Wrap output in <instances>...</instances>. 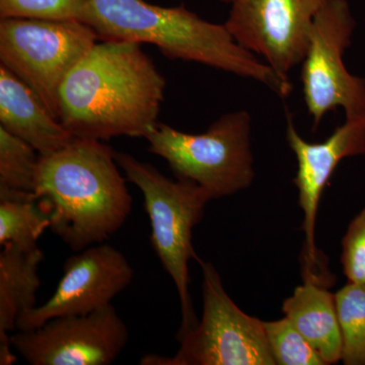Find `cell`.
<instances>
[{
	"instance_id": "obj_1",
	"label": "cell",
	"mask_w": 365,
	"mask_h": 365,
	"mask_svg": "<svg viewBox=\"0 0 365 365\" xmlns=\"http://www.w3.org/2000/svg\"><path fill=\"white\" fill-rule=\"evenodd\" d=\"M165 86L140 44L102 41L64 81L59 120L76 138L145 137L158 122Z\"/></svg>"
},
{
	"instance_id": "obj_21",
	"label": "cell",
	"mask_w": 365,
	"mask_h": 365,
	"mask_svg": "<svg viewBox=\"0 0 365 365\" xmlns=\"http://www.w3.org/2000/svg\"><path fill=\"white\" fill-rule=\"evenodd\" d=\"M342 247L341 262L348 282L365 285V207L350 222Z\"/></svg>"
},
{
	"instance_id": "obj_4",
	"label": "cell",
	"mask_w": 365,
	"mask_h": 365,
	"mask_svg": "<svg viewBox=\"0 0 365 365\" xmlns=\"http://www.w3.org/2000/svg\"><path fill=\"white\" fill-rule=\"evenodd\" d=\"M115 160L127 181L143 193L150 222L151 247L176 285L182 309L179 334L186 332L198 324L189 294V261L199 260L192 244L193 228L212 198L196 182L170 179L129 153L115 151Z\"/></svg>"
},
{
	"instance_id": "obj_19",
	"label": "cell",
	"mask_w": 365,
	"mask_h": 365,
	"mask_svg": "<svg viewBox=\"0 0 365 365\" xmlns=\"http://www.w3.org/2000/svg\"><path fill=\"white\" fill-rule=\"evenodd\" d=\"M264 327L276 364L326 365L287 317L277 321L264 322Z\"/></svg>"
},
{
	"instance_id": "obj_16",
	"label": "cell",
	"mask_w": 365,
	"mask_h": 365,
	"mask_svg": "<svg viewBox=\"0 0 365 365\" xmlns=\"http://www.w3.org/2000/svg\"><path fill=\"white\" fill-rule=\"evenodd\" d=\"M51 220L35 195L0 188V245H16L24 250L38 247Z\"/></svg>"
},
{
	"instance_id": "obj_13",
	"label": "cell",
	"mask_w": 365,
	"mask_h": 365,
	"mask_svg": "<svg viewBox=\"0 0 365 365\" xmlns=\"http://www.w3.org/2000/svg\"><path fill=\"white\" fill-rule=\"evenodd\" d=\"M0 127L32 145L40 155L61 150L76 137L13 72L0 66Z\"/></svg>"
},
{
	"instance_id": "obj_8",
	"label": "cell",
	"mask_w": 365,
	"mask_h": 365,
	"mask_svg": "<svg viewBox=\"0 0 365 365\" xmlns=\"http://www.w3.org/2000/svg\"><path fill=\"white\" fill-rule=\"evenodd\" d=\"M355 26L347 0H329L314 19L300 76L314 130L337 109L346 119H365V78L350 73L344 63Z\"/></svg>"
},
{
	"instance_id": "obj_17",
	"label": "cell",
	"mask_w": 365,
	"mask_h": 365,
	"mask_svg": "<svg viewBox=\"0 0 365 365\" xmlns=\"http://www.w3.org/2000/svg\"><path fill=\"white\" fill-rule=\"evenodd\" d=\"M345 365H365V285L348 282L335 294Z\"/></svg>"
},
{
	"instance_id": "obj_10",
	"label": "cell",
	"mask_w": 365,
	"mask_h": 365,
	"mask_svg": "<svg viewBox=\"0 0 365 365\" xmlns=\"http://www.w3.org/2000/svg\"><path fill=\"white\" fill-rule=\"evenodd\" d=\"M329 0H234L225 28L284 78L302 64L314 19Z\"/></svg>"
},
{
	"instance_id": "obj_11",
	"label": "cell",
	"mask_w": 365,
	"mask_h": 365,
	"mask_svg": "<svg viewBox=\"0 0 365 365\" xmlns=\"http://www.w3.org/2000/svg\"><path fill=\"white\" fill-rule=\"evenodd\" d=\"M133 277V268L119 250L109 244L88 247L67 259L54 294L21 314L16 329L34 330L52 319L93 313L111 304Z\"/></svg>"
},
{
	"instance_id": "obj_7",
	"label": "cell",
	"mask_w": 365,
	"mask_h": 365,
	"mask_svg": "<svg viewBox=\"0 0 365 365\" xmlns=\"http://www.w3.org/2000/svg\"><path fill=\"white\" fill-rule=\"evenodd\" d=\"M98 40L83 21L0 19V62L59 119L61 86Z\"/></svg>"
},
{
	"instance_id": "obj_18",
	"label": "cell",
	"mask_w": 365,
	"mask_h": 365,
	"mask_svg": "<svg viewBox=\"0 0 365 365\" xmlns=\"http://www.w3.org/2000/svg\"><path fill=\"white\" fill-rule=\"evenodd\" d=\"M39 160L32 145L0 127V188L34 194Z\"/></svg>"
},
{
	"instance_id": "obj_14",
	"label": "cell",
	"mask_w": 365,
	"mask_h": 365,
	"mask_svg": "<svg viewBox=\"0 0 365 365\" xmlns=\"http://www.w3.org/2000/svg\"><path fill=\"white\" fill-rule=\"evenodd\" d=\"M0 253V365L16 364L11 335L19 317L37 307L39 267L44 254L39 247L24 250L7 242Z\"/></svg>"
},
{
	"instance_id": "obj_5",
	"label": "cell",
	"mask_w": 365,
	"mask_h": 365,
	"mask_svg": "<svg viewBox=\"0 0 365 365\" xmlns=\"http://www.w3.org/2000/svg\"><path fill=\"white\" fill-rule=\"evenodd\" d=\"M252 118L227 113L200 134L186 133L158 122L144 138L148 151L169 163L176 178L196 182L212 199L232 195L253 182Z\"/></svg>"
},
{
	"instance_id": "obj_20",
	"label": "cell",
	"mask_w": 365,
	"mask_h": 365,
	"mask_svg": "<svg viewBox=\"0 0 365 365\" xmlns=\"http://www.w3.org/2000/svg\"><path fill=\"white\" fill-rule=\"evenodd\" d=\"M90 0H0V19L85 20Z\"/></svg>"
},
{
	"instance_id": "obj_9",
	"label": "cell",
	"mask_w": 365,
	"mask_h": 365,
	"mask_svg": "<svg viewBox=\"0 0 365 365\" xmlns=\"http://www.w3.org/2000/svg\"><path fill=\"white\" fill-rule=\"evenodd\" d=\"M128 340V328L112 304L11 336L14 349L31 365H110Z\"/></svg>"
},
{
	"instance_id": "obj_15",
	"label": "cell",
	"mask_w": 365,
	"mask_h": 365,
	"mask_svg": "<svg viewBox=\"0 0 365 365\" xmlns=\"http://www.w3.org/2000/svg\"><path fill=\"white\" fill-rule=\"evenodd\" d=\"M282 312L325 364L342 359V336L336 307L335 294L319 284L316 277L306 278L284 300Z\"/></svg>"
},
{
	"instance_id": "obj_2",
	"label": "cell",
	"mask_w": 365,
	"mask_h": 365,
	"mask_svg": "<svg viewBox=\"0 0 365 365\" xmlns=\"http://www.w3.org/2000/svg\"><path fill=\"white\" fill-rule=\"evenodd\" d=\"M118 168L111 146L96 139L40 155L34 194L52 232L73 251L103 244L128 220L132 197Z\"/></svg>"
},
{
	"instance_id": "obj_6",
	"label": "cell",
	"mask_w": 365,
	"mask_h": 365,
	"mask_svg": "<svg viewBox=\"0 0 365 365\" xmlns=\"http://www.w3.org/2000/svg\"><path fill=\"white\" fill-rule=\"evenodd\" d=\"M203 271V316L196 327L178 334L175 356L146 354L141 365H273L264 322L242 311L228 297L212 264Z\"/></svg>"
},
{
	"instance_id": "obj_22",
	"label": "cell",
	"mask_w": 365,
	"mask_h": 365,
	"mask_svg": "<svg viewBox=\"0 0 365 365\" xmlns=\"http://www.w3.org/2000/svg\"><path fill=\"white\" fill-rule=\"evenodd\" d=\"M220 2H223V4H232L234 0H220Z\"/></svg>"
},
{
	"instance_id": "obj_3",
	"label": "cell",
	"mask_w": 365,
	"mask_h": 365,
	"mask_svg": "<svg viewBox=\"0 0 365 365\" xmlns=\"http://www.w3.org/2000/svg\"><path fill=\"white\" fill-rule=\"evenodd\" d=\"M83 23L102 41L155 45L168 58L254 79L281 98L294 90L289 78L237 44L225 24L203 20L184 6H160L146 0H90Z\"/></svg>"
},
{
	"instance_id": "obj_12",
	"label": "cell",
	"mask_w": 365,
	"mask_h": 365,
	"mask_svg": "<svg viewBox=\"0 0 365 365\" xmlns=\"http://www.w3.org/2000/svg\"><path fill=\"white\" fill-rule=\"evenodd\" d=\"M287 138L297 162L294 182L299 190V204L304 211L306 277L314 276L316 262L314 227L319 199L336 168L344 158L365 155V119H346L326 140L312 143L304 140L287 115Z\"/></svg>"
}]
</instances>
